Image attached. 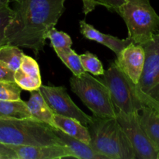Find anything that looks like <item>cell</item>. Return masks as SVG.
<instances>
[{"instance_id": "obj_1", "label": "cell", "mask_w": 159, "mask_h": 159, "mask_svg": "<svg viewBox=\"0 0 159 159\" xmlns=\"http://www.w3.org/2000/svg\"><path fill=\"white\" fill-rule=\"evenodd\" d=\"M65 0H16L5 32L6 44L43 51L47 34L65 12Z\"/></svg>"}, {"instance_id": "obj_2", "label": "cell", "mask_w": 159, "mask_h": 159, "mask_svg": "<svg viewBox=\"0 0 159 159\" xmlns=\"http://www.w3.org/2000/svg\"><path fill=\"white\" fill-rule=\"evenodd\" d=\"M92 116L86 127L89 145L95 152L107 159H136L133 147L116 118Z\"/></svg>"}, {"instance_id": "obj_3", "label": "cell", "mask_w": 159, "mask_h": 159, "mask_svg": "<svg viewBox=\"0 0 159 159\" xmlns=\"http://www.w3.org/2000/svg\"><path fill=\"white\" fill-rule=\"evenodd\" d=\"M0 143L15 146H66L53 127L33 117H0Z\"/></svg>"}, {"instance_id": "obj_4", "label": "cell", "mask_w": 159, "mask_h": 159, "mask_svg": "<svg viewBox=\"0 0 159 159\" xmlns=\"http://www.w3.org/2000/svg\"><path fill=\"white\" fill-rule=\"evenodd\" d=\"M118 14L128 30V38L134 43L142 44L159 31V16L149 0H124Z\"/></svg>"}, {"instance_id": "obj_5", "label": "cell", "mask_w": 159, "mask_h": 159, "mask_svg": "<svg viewBox=\"0 0 159 159\" xmlns=\"http://www.w3.org/2000/svg\"><path fill=\"white\" fill-rule=\"evenodd\" d=\"M71 89L84 104L99 117H116V110L112 102L110 91L99 78L85 71L70 79Z\"/></svg>"}, {"instance_id": "obj_6", "label": "cell", "mask_w": 159, "mask_h": 159, "mask_svg": "<svg viewBox=\"0 0 159 159\" xmlns=\"http://www.w3.org/2000/svg\"><path fill=\"white\" fill-rule=\"evenodd\" d=\"M101 79L108 88L116 110L128 114L138 113L145 106L138 96L136 84L115 62L111 63L110 68L104 71Z\"/></svg>"}, {"instance_id": "obj_7", "label": "cell", "mask_w": 159, "mask_h": 159, "mask_svg": "<svg viewBox=\"0 0 159 159\" xmlns=\"http://www.w3.org/2000/svg\"><path fill=\"white\" fill-rule=\"evenodd\" d=\"M145 53L144 67L137 92L143 103L159 113V31L152 39L141 44Z\"/></svg>"}, {"instance_id": "obj_8", "label": "cell", "mask_w": 159, "mask_h": 159, "mask_svg": "<svg viewBox=\"0 0 159 159\" xmlns=\"http://www.w3.org/2000/svg\"><path fill=\"white\" fill-rule=\"evenodd\" d=\"M138 113H125L116 110V119L128 138L138 159H158L155 148L140 124Z\"/></svg>"}, {"instance_id": "obj_9", "label": "cell", "mask_w": 159, "mask_h": 159, "mask_svg": "<svg viewBox=\"0 0 159 159\" xmlns=\"http://www.w3.org/2000/svg\"><path fill=\"white\" fill-rule=\"evenodd\" d=\"M40 91L54 114L77 120L87 126L93 116L84 113L71 99L64 86H49L41 85Z\"/></svg>"}, {"instance_id": "obj_10", "label": "cell", "mask_w": 159, "mask_h": 159, "mask_svg": "<svg viewBox=\"0 0 159 159\" xmlns=\"http://www.w3.org/2000/svg\"><path fill=\"white\" fill-rule=\"evenodd\" d=\"M144 59L145 53L143 47L131 43L116 56L114 62L134 83L138 84L144 67Z\"/></svg>"}, {"instance_id": "obj_11", "label": "cell", "mask_w": 159, "mask_h": 159, "mask_svg": "<svg viewBox=\"0 0 159 159\" xmlns=\"http://www.w3.org/2000/svg\"><path fill=\"white\" fill-rule=\"evenodd\" d=\"M18 159H61L74 158L71 150L64 145H10Z\"/></svg>"}, {"instance_id": "obj_12", "label": "cell", "mask_w": 159, "mask_h": 159, "mask_svg": "<svg viewBox=\"0 0 159 159\" xmlns=\"http://www.w3.org/2000/svg\"><path fill=\"white\" fill-rule=\"evenodd\" d=\"M79 25H80V32L84 37L104 45L109 49L113 51L116 56L127 45L133 43L128 37L124 40H121L118 37H113V36L109 35V34H102L97 30L93 25L86 23L85 20H80Z\"/></svg>"}, {"instance_id": "obj_13", "label": "cell", "mask_w": 159, "mask_h": 159, "mask_svg": "<svg viewBox=\"0 0 159 159\" xmlns=\"http://www.w3.org/2000/svg\"><path fill=\"white\" fill-rule=\"evenodd\" d=\"M56 136L71 150L74 158L80 159H107L100 154L95 152L89 144L68 136L57 128H53Z\"/></svg>"}, {"instance_id": "obj_14", "label": "cell", "mask_w": 159, "mask_h": 159, "mask_svg": "<svg viewBox=\"0 0 159 159\" xmlns=\"http://www.w3.org/2000/svg\"><path fill=\"white\" fill-rule=\"evenodd\" d=\"M30 97L26 102L27 107L32 117L48 124L53 128H55L54 116V113L51 110L40 89L30 92Z\"/></svg>"}, {"instance_id": "obj_15", "label": "cell", "mask_w": 159, "mask_h": 159, "mask_svg": "<svg viewBox=\"0 0 159 159\" xmlns=\"http://www.w3.org/2000/svg\"><path fill=\"white\" fill-rule=\"evenodd\" d=\"M54 120L55 128L59 129L68 136L89 144L90 134L86 126L75 119L57 114H54Z\"/></svg>"}, {"instance_id": "obj_16", "label": "cell", "mask_w": 159, "mask_h": 159, "mask_svg": "<svg viewBox=\"0 0 159 159\" xmlns=\"http://www.w3.org/2000/svg\"><path fill=\"white\" fill-rule=\"evenodd\" d=\"M138 119L144 131L159 152V113L144 106L138 113Z\"/></svg>"}, {"instance_id": "obj_17", "label": "cell", "mask_w": 159, "mask_h": 159, "mask_svg": "<svg viewBox=\"0 0 159 159\" xmlns=\"http://www.w3.org/2000/svg\"><path fill=\"white\" fill-rule=\"evenodd\" d=\"M0 117H32L26 102L22 100H0ZM34 118V117H33Z\"/></svg>"}, {"instance_id": "obj_18", "label": "cell", "mask_w": 159, "mask_h": 159, "mask_svg": "<svg viewBox=\"0 0 159 159\" xmlns=\"http://www.w3.org/2000/svg\"><path fill=\"white\" fill-rule=\"evenodd\" d=\"M23 54L24 53L19 47L4 44L0 48V62L12 71H15L20 67Z\"/></svg>"}, {"instance_id": "obj_19", "label": "cell", "mask_w": 159, "mask_h": 159, "mask_svg": "<svg viewBox=\"0 0 159 159\" xmlns=\"http://www.w3.org/2000/svg\"><path fill=\"white\" fill-rule=\"evenodd\" d=\"M55 52L67 68L71 70L73 75L79 76L85 71L81 63L79 55L73 49L69 48L67 50H60L55 51Z\"/></svg>"}, {"instance_id": "obj_20", "label": "cell", "mask_w": 159, "mask_h": 159, "mask_svg": "<svg viewBox=\"0 0 159 159\" xmlns=\"http://www.w3.org/2000/svg\"><path fill=\"white\" fill-rule=\"evenodd\" d=\"M47 39L51 40V45L54 51L69 49L72 46V40L69 35L63 31L57 30L55 27H53L48 31Z\"/></svg>"}, {"instance_id": "obj_21", "label": "cell", "mask_w": 159, "mask_h": 159, "mask_svg": "<svg viewBox=\"0 0 159 159\" xmlns=\"http://www.w3.org/2000/svg\"><path fill=\"white\" fill-rule=\"evenodd\" d=\"M81 63L84 70L95 76L102 75L104 73V68L99 59L95 54L89 51H86L84 54L79 55Z\"/></svg>"}, {"instance_id": "obj_22", "label": "cell", "mask_w": 159, "mask_h": 159, "mask_svg": "<svg viewBox=\"0 0 159 159\" xmlns=\"http://www.w3.org/2000/svg\"><path fill=\"white\" fill-rule=\"evenodd\" d=\"M14 81L22 90L28 92L39 89L42 85L41 79H36L25 74L20 68L14 71Z\"/></svg>"}, {"instance_id": "obj_23", "label": "cell", "mask_w": 159, "mask_h": 159, "mask_svg": "<svg viewBox=\"0 0 159 159\" xmlns=\"http://www.w3.org/2000/svg\"><path fill=\"white\" fill-rule=\"evenodd\" d=\"M82 10L85 15H87L94 10L97 6H102L112 12H118L120 6L124 0H82Z\"/></svg>"}, {"instance_id": "obj_24", "label": "cell", "mask_w": 159, "mask_h": 159, "mask_svg": "<svg viewBox=\"0 0 159 159\" xmlns=\"http://www.w3.org/2000/svg\"><path fill=\"white\" fill-rule=\"evenodd\" d=\"M21 88L15 82L0 81V100L20 99Z\"/></svg>"}, {"instance_id": "obj_25", "label": "cell", "mask_w": 159, "mask_h": 159, "mask_svg": "<svg viewBox=\"0 0 159 159\" xmlns=\"http://www.w3.org/2000/svg\"><path fill=\"white\" fill-rule=\"evenodd\" d=\"M20 68L25 74L28 75L31 77L36 78V79H41L39 65L36 60H34L33 57L23 54Z\"/></svg>"}, {"instance_id": "obj_26", "label": "cell", "mask_w": 159, "mask_h": 159, "mask_svg": "<svg viewBox=\"0 0 159 159\" xmlns=\"http://www.w3.org/2000/svg\"><path fill=\"white\" fill-rule=\"evenodd\" d=\"M12 15V9L9 4L0 5V48L5 43V32Z\"/></svg>"}, {"instance_id": "obj_27", "label": "cell", "mask_w": 159, "mask_h": 159, "mask_svg": "<svg viewBox=\"0 0 159 159\" xmlns=\"http://www.w3.org/2000/svg\"><path fill=\"white\" fill-rule=\"evenodd\" d=\"M0 159H18L10 145L0 143Z\"/></svg>"}, {"instance_id": "obj_28", "label": "cell", "mask_w": 159, "mask_h": 159, "mask_svg": "<svg viewBox=\"0 0 159 159\" xmlns=\"http://www.w3.org/2000/svg\"><path fill=\"white\" fill-rule=\"evenodd\" d=\"M0 81L15 82L14 81V71L5 66L0 62Z\"/></svg>"}, {"instance_id": "obj_29", "label": "cell", "mask_w": 159, "mask_h": 159, "mask_svg": "<svg viewBox=\"0 0 159 159\" xmlns=\"http://www.w3.org/2000/svg\"><path fill=\"white\" fill-rule=\"evenodd\" d=\"M16 0H0V5H3V4H9L12 2H15Z\"/></svg>"}]
</instances>
